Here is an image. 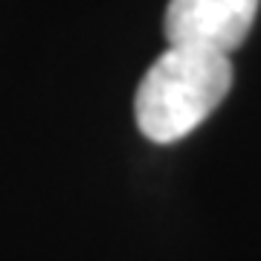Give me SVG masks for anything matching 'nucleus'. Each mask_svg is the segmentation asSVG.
<instances>
[{
    "label": "nucleus",
    "instance_id": "1",
    "mask_svg": "<svg viewBox=\"0 0 261 261\" xmlns=\"http://www.w3.org/2000/svg\"><path fill=\"white\" fill-rule=\"evenodd\" d=\"M229 87V56L215 49L168 44V49L148 67L137 87V125L151 142H177L224 102Z\"/></svg>",
    "mask_w": 261,
    "mask_h": 261
},
{
    "label": "nucleus",
    "instance_id": "2",
    "mask_svg": "<svg viewBox=\"0 0 261 261\" xmlns=\"http://www.w3.org/2000/svg\"><path fill=\"white\" fill-rule=\"evenodd\" d=\"M258 0H168L166 41L229 56L250 35Z\"/></svg>",
    "mask_w": 261,
    "mask_h": 261
}]
</instances>
